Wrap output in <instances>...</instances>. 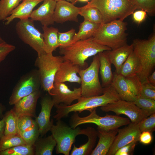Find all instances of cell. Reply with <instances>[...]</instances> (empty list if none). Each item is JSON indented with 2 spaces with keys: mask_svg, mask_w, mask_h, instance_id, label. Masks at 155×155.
<instances>
[{
  "mask_svg": "<svg viewBox=\"0 0 155 155\" xmlns=\"http://www.w3.org/2000/svg\"><path fill=\"white\" fill-rule=\"evenodd\" d=\"M125 78L132 92L137 96H140L142 88V82L138 76L135 75Z\"/></svg>",
  "mask_w": 155,
  "mask_h": 155,
  "instance_id": "ab89813d",
  "label": "cell"
},
{
  "mask_svg": "<svg viewBox=\"0 0 155 155\" xmlns=\"http://www.w3.org/2000/svg\"><path fill=\"white\" fill-rule=\"evenodd\" d=\"M51 93L55 105L60 104L70 105L74 100H78L82 96L80 87L74 88L71 90L65 84L62 82H54Z\"/></svg>",
  "mask_w": 155,
  "mask_h": 155,
  "instance_id": "5bb4252c",
  "label": "cell"
},
{
  "mask_svg": "<svg viewBox=\"0 0 155 155\" xmlns=\"http://www.w3.org/2000/svg\"><path fill=\"white\" fill-rule=\"evenodd\" d=\"M42 29L44 46V50L46 54H53L59 45L58 39V30L53 27L43 26Z\"/></svg>",
  "mask_w": 155,
  "mask_h": 155,
  "instance_id": "484cf974",
  "label": "cell"
},
{
  "mask_svg": "<svg viewBox=\"0 0 155 155\" xmlns=\"http://www.w3.org/2000/svg\"><path fill=\"white\" fill-rule=\"evenodd\" d=\"M5 118H3L0 120V140L4 135V132L5 128Z\"/></svg>",
  "mask_w": 155,
  "mask_h": 155,
  "instance_id": "7dc6e473",
  "label": "cell"
},
{
  "mask_svg": "<svg viewBox=\"0 0 155 155\" xmlns=\"http://www.w3.org/2000/svg\"><path fill=\"white\" fill-rule=\"evenodd\" d=\"M36 122L32 117L28 116L18 117L17 128L18 134L25 131L32 127Z\"/></svg>",
  "mask_w": 155,
  "mask_h": 155,
  "instance_id": "74e56055",
  "label": "cell"
},
{
  "mask_svg": "<svg viewBox=\"0 0 155 155\" xmlns=\"http://www.w3.org/2000/svg\"><path fill=\"white\" fill-rule=\"evenodd\" d=\"M43 0H22L5 20V24L9 25L15 19L22 20L30 18L33 9Z\"/></svg>",
  "mask_w": 155,
  "mask_h": 155,
  "instance_id": "44dd1931",
  "label": "cell"
},
{
  "mask_svg": "<svg viewBox=\"0 0 155 155\" xmlns=\"http://www.w3.org/2000/svg\"><path fill=\"white\" fill-rule=\"evenodd\" d=\"M98 54L100 63L99 71L102 86L104 88L111 84L114 75L111 70V63L104 51L100 52Z\"/></svg>",
  "mask_w": 155,
  "mask_h": 155,
  "instance_id": "d4e9b609",
  "label": "cell"
},
{
  "mask_svg": "<svg viewBox=\"0 0 155 155\" xmlns=\"http://www.w3.org/2000/svg\"><path fill=\"white\" fill-rule=\"evenodd\" d=\"M81 9L66 1L57 2L54 15L55 22L61 24L67 21L78 22V17Z\"/></svg>",
  "mask_w": 155,
  "mask_h": 155,
  "instance_id": "2e32d148",
  "label": "cell"
},
{
  "mask_svg": "<svg viewBox=\"0 0 155 155\" xmlns=\"http://www.w3.org/2000/svg\"><path fill=\"white\" fill-rule=\"evenodd\" d=\"M5 107L2 104L0 103V118L1 119L3 117V113L5 110Z\"/></svg>",
  "mask_w": 155,
  "mask_h": 155,
  "instance_id": "681fc988",
  "label": "cell"
},
{
  "mask_svg": "<svg viewBox=\"0 0 155 155\" xmlns=\"http://www.w3.org/2000/svg\"><path fill=\"white\" fill-rule=\"evenodd\" d=\"M111 84L121 99L133 102L137 96L131 91L125 77L120 74L114 73Z\"/></svg>",
  "mask_w": 155,
  "mask_h": 155,
  "instance_id": "603a6c76",
  "label": "cell"
},
{
  "mask_svg": "<svg viewBox=\"0 0 155 155\" xmlns=\"http://www.w3.org/2000/svg\"><path fill=\"white\" fill-rule=\"evenodd\" d=\"M26 144L29 146H33L40 135L39 127L36 122L31 127L19 134Z\"/></svg>",
  "mask_w": 155,
  "mask_h": 155,
  "instance_id": "e575fe53",
  "label": "cell"
},
{
  "mask_svg": "<svg viewBox=\"0 0 155 155\" xmlns=\"http://www.w3.org/2000/svg\"><path fill=\"white\" fill-rule=\"evenodd\" d=\"M40 104L41 110L38 116L35 117V121L39 126L40 134L42 136L50 131L53 124V119L50 121V118L55 104L52 97L46 95L42 98Z\"/></svg>",
  "mask_w": 155,
  "mask_h": 155,
  "instance_id": "9a60e30c",
  "label": "cell"
},
{
  "mask_svg": "<svg viewBox=\"0 0 155 155\" xmlns=\"http://www.w3.org/2000/svg\"><path fill=\"white\" fill-rule=\"evenodd\" d=\"M84 129V135H86L88 138V142L79 147H76L74 145L70 155H90L94 150L97 137V131L94 128L91 127H88Z\"/></svg>",
  "mask_w": 155,
  "mask_h": 155,
  "instance_id": "cb8c5ba5",
  "label": "cell"
},
{
  "mask_svg": "<svg viewBox=\"0 0 155 155\" xmlns=\"http://www.w3.org/2000/svg\"><path fill=\"white\" fill-rule=\"evenodd\" d=\"M139 60L133 50L122 65L120 74L125 77L137 75L140 71Z\"/></svg>",
  "mask_w": 155,
  "mask_h": 155,
  "instance_id": "4316f807",
  "label": "cell"
},
{
  "mask_svg": "<svg viewBox=\"0 0 155 155\" xmlns=\"http://www.w3.org/2000/svg\"><path fill=\"white\" fill-rule=\"evenodd\" d=\"M100 65L97 54L94 56L89 67L85 69H80L78 73L81 79L82 97H89L103 94V88L99 78Z\"/></svg>",
  "mask_w": 155,
  "mask_h": 155,
  "instance_id": "ba28073f",
  "label": "cell"
},
{
  "mask_svg": "<svg viewBox=\"0 0 155 155\" xmlns=\"http://www.w3.org/2000/svg\"><path fill=\"white\" fill-rule=\"evenodd\" d=\"M15 29L19 38L36 51L38 55L46 53L43 34L35 28L34 21L29 18L20 20Z\"/></svg>",
  "mask_w": 155,
  "mask_h": 155,
  "instance_id": "30bf717a",
  "label": "cell"
},
{
  "mask_svg": "<svg viewBox=\"0 0 155 155\" xmlns=\"http://www.w3.org/2000/svg\"><path fill=\"white\" fill-rule=\"evenodd\" d=\"M16 49L15 46L5 41L0 43V64L7 56Z\"/></svg>",
  "mask_w": 155,
  "mask_h": 155,
  "instance_id": "7bdbcfd3",
  "label": "cell"
},
{
  "mask_svg": "<svg viewBox=\"0 0 155 155\" xmlns=\"http://www.w3.org/2000/svg\"><path fill=\"white\" fill-rule=\"evenodd\" d=\"M96 108L90 111V114L85 117H80L77 112H75L70 119L71 127L74 129L79 125L86 123L96 125L97 128L106 131L119 129L120 127L129 124L130 120L118 115L106 114L104 117H100L96 113Z\"/></svg>",
  "mask_w": 155,
  "mask_h": 155,
  "instance_id": "8992f818",
  "label": "cell"
},
{
  "mask_svg": "<svg viewBox=\"0 0 155 155\" xmlns=\"http://www.w3.org/2000/svg\"><path fill=\"white\" fill-rule=\"evenodd\" d=\"M138 125L141 132L149 131L152 133L155 129V113L143 119L138 123Z\"/></svg>",
  "mask_w": 155,
  "mask_h": 155,
  "instance_id": "8d00e7d4",
  "label": "cell"
},
{
  "mask_svg": "<svg viewBox=\"0 0 155 155\" xmlns=\"http://www.w3.org/2000/svg\"><path fill=\"white\" fill-rule=\"evenodd\" d=\"M140 96L155 100V86L147 82H142Z\"/></svg>",
  "mask_w": 155,
  "mask_h": 155,
  "instance_id": "b9f144b4",
  "label": "cell"
},
{
  "mask_svg": "<svg viewBox=\"0 0 155 155\" xmlns=\"http://www.w3.org/2000/svg\"><path fill=\"white\" fill-rule=\"evenodd\" d=\"M41 83L38 70L33 69L23 75L13 88L9 104L13 105L22 98L40 90Z\"/></svg>",
  "mask_w": 155,
  "mask_h": 155,
  "instance_id": "8fae6325",
  "label": "cell"
},
{
  "mask_svg": "<svg viewBox=\"0 0 155 155\" xmlns=\"http://www.w3.org/2000/svg\"><path fill=\"white\" fill-rule=\"evenodd\" d=\"M138 9L145 11L150 16L155 13V0H135Z\"/></svg>",
  "mask_w": 155,
  "mask_h": 155,
  "instance_id": "f35d334b",
  "label": "cell"
},
{
  "mask_svg": "<svg viewBox=\"0 0 155 155\" xmlns=\"http://www.w3.org/2000/svg\"><path fill=\"white\" fill-rule=\"evenodd\" d=\"M80 69L70 62L63 61L56 74L54 82H69L81 84V78L77 75Z\"/></svg>",
  "mask_w": 155,
  "mask_h": 155,
  "instance_id": "d6986e66",
  "label": "cell"
},
{
  "mask_svg": "<svg viewBox=\"0 0 155 155\" xmlns=\"http://www.w3.org/2000/svg\"><path fill=\"white\" fill-rule=\"evenodd\" d=\"M56 142L53 135L38 138L33 146L35 155H52Z\"/></svg>",
  "mask_w": 155,
  "mask_h": 155,
  "instance_id": "83f0119b",
  "label": "cell"
},
{
  "mask_svg": "<svg viewBox=\"0 0 155 155\" xmlns=\"http://www.w3.org/2000/svg\"><path fill=\"white\" fill-rule=\"evenodd\" d=\"M132 44L141 67V71L137 75L142 83L146 82L155 66V34L148 39H135Z\"/></svg>",
  "mask_w": 155,
  "mask_h": 155,
  "instance_id": "5b68a950",
  "label": "cell"
},
{
  "mask_svg": "<svg viewBox=\"0 0 155 155\" xmlns=\"http://www.w3.org/2000/svg\"><path fill=\"white\" fill-rule=\"evenodd\" d=\"M56 2L59 1H70L73 4H74L77 2V0H54Z\"/></svg>",
  "mask_w": 155,
  "mask_h": 155,
  "instance_id": "f907efd6",
  "label": "cell"
},
{
  "mask_svg": "<svg viewBox=\"0 0 155 155\" xmlns=\"http://www.w3.org/2000/svg\"><path fill=\"white\" fill-rule=\"evenodd\" d=\"M33 146L26 145L16 146L0 152V155H33Z\"/></svg>",
  "mask_w": 155,
  "mask_h": 155,
  "instance_id": "836d02e7",
  "label": "cell"
},
{
  "mask_svg": "<svg viewBox=\"0 0 155 155\" xmlns=\"http://www.w3.org/2000/svg\"><path fill=\"white\" fill-rule=\"evenodd\" d=\"M59 48V53L62 55L64 61H69L82 69L87 67L86 61L89 57L100 52L111 50L108 46L98 43L92 37L76 41Z\"/></svg>",
  "mask_w": 155,
  "mask_h": 155,
  "instance_id": "7a4b0ae2",
  "label": "cell"
},
{
  "mask_svg": "<svg viewBox=\"0 0 155 155\" xmlns=\"http://www.w3.org/2000/svg\"><path fill=\"white\" fill-rule=\"evenodd\" d=\"M146 82L155 86V71L152 72L148 76Z\"/></svg>",
  "mask_w": 155,
  "mask_h": 155,
  "instance_id": "c3c4849f",
  "label": "cell"
},
{
  "mask_svg": "<svg viewBox=\"0 0 155 155\" xmlns=\"http://www.w3.org/2000/svg\"><path fill=\"white\" fill-rule=\"evenodd\" d=\"M26 143L19 134L14 135H4L0 140V152Z\"/></svg>",
  "mask_w": 155,
  "mask_h": 155,
  "instance_id": "4dcf8cb0",
  "label": "cell"
},
{
  "mask_svg": "<svg viewBox=\"0 0 155 155\" xmlns=\"http://www.w3.org/2000/svg\"><path fill=\"white\" fill-rule=\"evenodd\" d=\"M132 14L134 21L138 24L143 22L147 16V12L142 9L134 11Z\"/></svg>",
  "mask_w": 155,
  "mask_h": 155,
  "instance_id": "bcb514c9",
  "label": "cell"
},
{
  "mask_svg": "<svg viewBox=\"0 0 155 155\" xmlns=\"http://www.w3.org/2000/svg\"><path fill=\"white\" fill-rule=\"evenodd\" d=\"M152 133L149 131H144L140 133L139 141L143 144L148 145L152 142Z\"/></svg>",
  "mask_w": 155,
  "mask_h": 155,
  "instance_id": "f6af8a7d",
  "label": "cell"
},
{
  "mask_svg": "<svg viewBox=\"0 0 155 155\" xmlns=\"http://www.w3.org/2000/svg\"><path fill=\"white\" fill-rule=\"evenodd\" d=\"M100 24L84 20L80 24L79 31L75 34L71 44L79 40H85L92 37Z\"/></svg>",
  "mask_w": 155,
  "mask_h": 155,
  "instance_id": "f1b7e54d",
  "label": "cell"
},
{
  "mask_svg": "<svg viewBox=\"0 0 155 155\" xmlns=\"http://www.w3.org/2000/svg\"><path fill=\"white\" fill-rule=\"evenodd\" d=\"M75 33V30L73 28L66 32H58V39L59 47L66 46L71 44Z\"/></svg>",
  "mask_w": 155,
  "mask_h": 155,
  "instance_id": "60d3db41",
  "label": "cell"
},
{
  "mask_svg": "<svg viewBox=\"0 0 155 155\" xmlns=\"http://www.w3.org/2000/svg\"><path fill=\"white\" fill-rule=\"evenodd\" d=\"M127 23L119 20L101 24L92 37L98 43L113 50L127 44Z\"/></svg>",
  "mask_w": 155,
  "mask_h": 155,
  "instance_id": "277c9868",
  "label": "cell"
},
{
  "mask_svg": "<svg viewBox=\"0 0 155 155\" xmlns=\"http://www.w3.org/2000/svg\"><path fill=\"white\" fill-rule=\"evenodd\" d=\"M22 0H0V20L4 21Z\"/></svg>",
  "mask_w": 155,
  "mask_h": 155,
  "instance_id": "d6a6232c",
  "label": "cell"
},
{
  "mask_svg": "<svg viewBox=\"0 0 155 155\" xmlns=\"http://www.w3.org/2000/svg\"><path fill=\"white\" fill-rule=\"evenodd\" d=\"M79 14L82 16L84 20L98 24L103 23L102 16L98 9L95 7L82 8L81 7Z\"/></svg>",
  "mask_w": 155,
  "mask_h": 155,
  "instance_id": "1f68e13d",
  "label": "cell"
},
{
  "mask_svg": "<svg viewBox=\"0 0 155 155\" xmlns=\"http://www.w3.org/2000/svg\"><path fill=\"white\" fill-rule=\"evenodd\" d=\"M121 99L112 84L103 88V94L99 96L84 97H81L76 103L69 105L62 104L55 105L56 113L53 117L56 120L68 116L72 112L79 113L85 110L91 111L97 107L102 106Z\"/></svg>",
  "mask_w": 155,
  "mask_h": 155,
  "instance_id": "6da1fadb",
  "label": "cell"
},
{
  "mask_svg": "<svg viewBox=\"0 0 155 155\" xmlns=\"http://www.w3.org/2000/svg\"><path fill=\"white\" fill-rule=\"evenodd\" d=\"M40 90L21 99L15 103L12 109L17 117L28 116L35 118L37 100L40 96Z\"/></svg>",
  "mask_w": 155,
  "mask_h": 155,
  "instance_id": "e0dca14e",
  "label": "cell"
},
{
  "mask_svg": "<svg viewBox=\"0 0 155 155\" xmlns=\"http://www.w3.org/2000/svg\"><path fill=\"white\" fill-rule=\"evenodd\" d=\"M5 41L2 39L1 37L0 36V43H2Z\"/></svg>",
  "mask_w": 155,
  "mask_h": 155,
  "instance_id": "f5cc1de1",
  "label": "cell"
},
{
  "mask_svg": "<svg viewBox=\"0 0 155 155\" xmlns=\"http://www.w3.org/2000/svg\"><path fill=\"white\" fill-rule=\"evenodd\" d=\"M63 61L62 56L46 53L38 55L35 60V65L38 68L41 87L51 96L55 75Z\"/></svg>",
  "mask_w": 155,
  "mask_h": 155,
  "instance_id": "52a82bcc",
  "label": "cell"
},
{
  "mask_svg": "<svg viewBox=\"0 0 155 155\" xmlns=\"http://www.w3.org/2000/svg\"><path fill=\"white\" fill-rule=\"evenodd\" d=\"M55 125L53 124L50 131L56 142V153L69 155L76 137L84 135V129L79 127L74 129L64 123L61 119L57 120Z\"/></svg>",
  "mask_w": 155,
  "mask_h": 155,
  "instance_id": "9c48e42d",
  "label": "cell"
},
{
  "mask_svg": "<svg viewBox=\"0 0 155 155\" xmlns=\"http://www.w3.org/2000/svg\"><path fill=\"white\" fill-rule=\"evenodd\" d=\"M38 8L33 11L30 18L33 21H39L43 26L53 25L54 15L57 2L54 0H43Z\"/></svg>",
  "mask_w": 155,
  "mask_h": 155,
  "instance_id": "ac0fdd59",
  "label": "cell"
},
{
  "mask_svg": "<svg viewBox=\"0 0 155 155\" xmlns=\"http://www.w3.org/2000/svg\"><path fill=\"white\" fill-rule=\"evenodd\" d=\"M138 123L130 122L127 126L122 129H118L117 134L106 155H115L117 150L121 148L131 142L139 141L141 132Z\"/></svg>",
  "mask_w": 155,
  "mask_h": 155,
  "instance_id": "4fadbf2b",
  "label": "cell"
},
{
  "mask_svg": "<svg viewBox=\"0 0 155 155\" xmlns=\"http://www.w3.org/2000/svg\"><path fill=\"white\" fill-rule=\"evenodd\" d=\"M118 129L109 131L97 128L98 144L91 155H106L118 133Z\"/></svg>",
  "mask_w": 155,
  "mask_h": 155,
  "instance_id": "ffe728a7",
  "label": "cell"
},
{
  "mask_svg": "<svg viewBox=\"0 0 155 155\" xmlns=\"http://www.w3.org/2000/svg\"><path fill=\"white\" fill-rule=\"evenodd\" d=\"M100 109L105 112L112 111L117 115L123 114L127 116L131 122L138 123L150 115L137 107L133 102L120 99L117 101L101 106Z\"/></svg>",
  "mask_w": 155,
  "mask_h": 155,
  "instance_id": "7c38bea8",
  "label": "cell"
},
{
  "mask_svg": "<svg viewBox=\"0 0 155 155\" xmlns=\"http://www.w3.org/2000/svg\"><path fill=\"white\" fill-rule=\"evenodd\" d=\"M5 123L4 135L18 134L17 128L18 117L11 109L3 115Z\"/></svg>",
  "mask_w": 155,
  "mask_h": 155,
  "instance_id": "f546056e",
  "label": "cell"
},
{
  "mask_svg": "<svg viewBox=\"0 0 155 155\" xmlns=\"http://www.w3.org/2000/svg\"><path fill=\"white\" fill-rule=\"evenodd\" d=\"M95 7L102 16L103 23L119 20L124 21L138 9L135 0H91L82 8Z\"/></svg>",
  "mask_w": 155,
  "mask_h": 155,
  "instance_id": "3957f363",
  "label": "cell"
},
{
  "mask_svg": "<svg viewBox=\"0 0 155 155\" xmlns=\"http://www.w3.org/2000/svg\"><path fill=\"white\" fill-rule=\"evenodd\" d=\"M137 142H132L118 150L115 155H133Z\"/></svg>",
  "mask_w": 155,
  "mask_h": 155,
  "instance_id": "ee69618b",
  "label": "cell"
},
{
  "mask_svg": "<svg viewBox=\"0 0 155 155\" xmlns=\"http://www.w3.org/2000/svg\"><path fill=\"white\" fill-rule=\"evenodd\" d=\"M133 102L139 108L150 115L155 113V100L138 96Z\"/></svg>",
  "mask_w": 155,
  "mask_h": 155,
  "instance_id": "d590c367",
  "label": "cell"
},
{
  "mask_svg": "<svg viewBox=\"0 0 155 155\" xmlns=\"http://www.w3.org/2000/svg\"><path fill=\"white\" fill-rule=\"evenodd\" d=\"M90 0H77V1H79L82 2H88Z\"/></svg>",
  "mask_w": 155,
  "mask_h": 155,
  "instance_id": "816d5d0a",
  "label": "cell"
},
{
  "mask_svg": "<svg viewBox=\"0 0 155 155\" xmlns=\"http://www.w3.org/2000/svg\"><path fill=\"white\" fill-rule=\"evenodd\" d=\"M133 50L132 44H127L115 49L104 51L111 63L116 69L117 74L120 73L121 67L127 57Z\"/></svg>",
  "mask_w": 155,
  "mask_h": 155,
  "instance_id": "7402d4cb",
  "label": "cell"
}]
</instances>
